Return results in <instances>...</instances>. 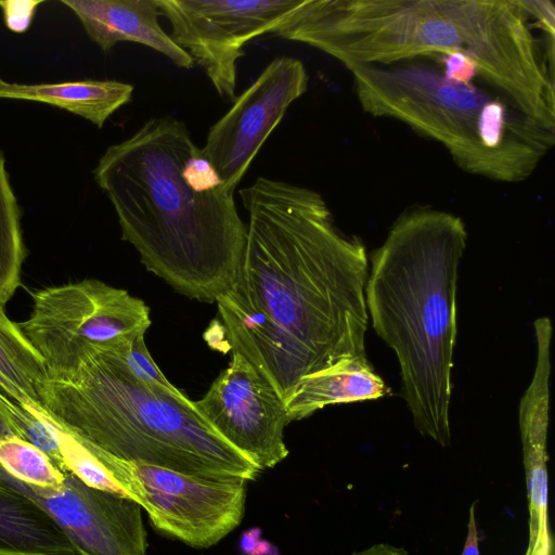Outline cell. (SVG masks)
Masks as SVG:
<instances>
[{
    "mask_svg": "<svg viewBox=\"0 0 555 555\" xmlns=\"http://www.w3.org/2000/svg\"><path fill=\"white\" fill-rule=\"evenodd\" d=\"M248 212L237 276L216 302L228 349L283 401L306 376L366 358L369 260L322 195L266 177L238 191Z\"/></svg>",
    "mask_w": 555,
    "mask_h": 555,
    "instance_id": "6da1fadb",
    "label": "cell"
},
{
    "mask_svg": "<svg viewBox=\"0 0 555 555\" xmlns=\"http://www.w3.org/2000/svg\"><path fill=\"white\" fill-rule=\"evenodd\" d=\"M533 28L525 0H301L275 36L348 69L459 51L476 63L479 81L555 129L554 49Z\"/></svg>",
    "mask_w": 555,
    "mask_h": 555,
    "instance_id": "7a4b0ae2",
    "label": "cell"
},
{
    "mask_svg": "<svg viewBox=\"0 0 555 555\" xmlns=\"http://www.w3.org/2000/svg\"><path fill=\"white\" fill-rule=\"evenodd\" d=\"M122 240L176 292L214 302L234 283L247 225L181 120L154 117L106 149L93 171Z\"/></svg>",
    "mask_w": 555,
    "mask_h": 555,
    "instance_id": "3957f363",
    "label": "cell"
},
{
    "mask_svg": "<svg viewBox=\"0 0 555 555\" xmlns=\"http://www.w3.org/2000/svg\"><path fill=\"white\" fill-rule=\"evenodd\" d=\"M467 237L456 215L405 209L371 254L364 289L373 327L397 356L414 426L441 447L451 443L457 271Z\"/></svg>",
    "mask_w": 555,
    "mask_h": 555,
    "instance_id": "277c9868",
    "label": "cell"
},
{
    "mask_svg": "<svg viewBox=\"0 0 555 555\" xmlns=\"http://www.w3.org/2000/svg\"><path fill=\"white\" fill-rule=\"evenodd\" d=\"M38 395L56 422L118 459L220 480L251 481L260 473L184 393L139 379L114 346L69 380L48 378Z\"/></svg>",
    "mask_w": 555,
    "mask_h": 555,
    "instance_id": "5b68a950",
    "label": "cell"
},
{
    "mask_svg": "<svg viewBox=\"0 0 555 555\" xmlns=\"http://www.w3.org/2000/svg\"><path fill=\"white\" fill-rule=\"evenodd\" d=\"M364 113L399 120L442 144L464 171L500 182L528 179L555 144V130L476 81L443 77L411 60L349 69Z\"/></svg>",
    "mask_w": 555,
    "mask_h": 555,
    "instance_id": "8992f818",
    "label": "cell"
},
{
    "mask_svg": "<svg viewBox=\"0 0 555 555\" xmlns=\"http://www.w3.org/2000/svg\"><path fill=\"white\" fill-rule=\"evenodd\" d=\"M150 325L142 299L95 279L38 289L28 319L20 323L49 378L59 380H69L96 352Z\"/></svg>",
    "mask_w": 555,
    "mask_h": 555,
    "instance_id": "52a82bcc",
    "label": "cell"
},
{
    "mask_svg": "<svg viewBox=\"0 0 555 555\" xmlns=\"http://www.w3.org/2000/svg\"><path fill=\"white\" fill-rule=\"evenodd\" d=\"M91 449L124 494L137 502L155 530L166 537L191 547L206 548L219 543L242 522L246 480L195 477L125 461L95 444Z\"/></svg>",
    "mask_w": 555,
    "mask_h": 555,
    "instance_id": "ba28073f",
    "label": "cell"
},
{
    "mask_svg": "<svg viewBox=\"0 0 555 555\" xmlns=\"http://www.w3.org/2000/svg\"><path fill=\"white\" fill-rule=\"evenodd\" d=\"M300 0H158L170 38L221 98L235 100L237 61L251 39L272 34Z\"/></svg>",
    "mask_w": 555,
    "mask_h": 555,
    "instance_id": "9c48e42d",
    "label": "cell"
},
{
    "mask_svg": "<svg viewBox=\"0 0 555 555\" xmlns=\"http://www.w3.org/2000/svg\"><path fill=\"white\" fill-rule=\"evenodd\" d=\"M195 409L227 443L259 472L273 468L287 455L284 428L289 423L282 398L244 357L220 372Z\"/></svg>",
    "mask_w": 555,
    "mask_h": 555,
    "instance_id": "30bf717a",
    "label": "cell"
},
{
    "mask_svg": "<svg viewBox=\"0 0 555 555\" xmlns=\"http://www.w3.org/2000/svg\"><path fill=\"white\" fill-rule=\"evenodd\" d=\"M308 82L300 60L275 57L209 128L202 151L231 192L291 104L308 90Z\"/></svg>",
    "mask_w": 555,
    "mask_h": 555,
    "instance_id": "8fae6325",
    "label": "cell"
},
{
    "mask_svg": "<svg viewBox=\"0 0 555 555\" xmlns=\"http://www.w3.org/2000/svg\"><path fill=\"white\" fill-rule=\"evenodd\" d=\"M0 485L40 506L77 555H147L143 509L130 498L87 486L69 473L61 487L51 489L24 483L0 466Z\"/></svg>",
    "mask_w": 555,
    "mask_h": 555,
    "instance_id": "7c38bea8",
    "label": "cell"
},
{
    "mask_svg": "<svg viewBox=\"0 0 555 555\" xmlns=\"http://www.w3.org/2000/svg\"><path fill=\"white\" fill-rule=\"evenodd\" d=\"M538 356L532 380L519 403V429L528 494L529 541L525 555H553L548 521L547 429L552 324L534 321Z\"/></svg>",
    "mask_w": 555,
    "mask_h": 555,
    "instance_id": "4fadbf2b",
    "label": "cell"
},
{
    "mask_svg": "<svg viewBox=\"0 0 555 555\" xmlns=\"http://www.w3.org/2000/svg\"><path fill=\"white\" fill-rule=\"evenodd\" d=\"M81 23L86 34L104 52L118 42L146 46L175 65L191 68L192 57L162 28L158 0H61Z\"/></svg>",
    "mask_w": 555,
    "mask_h": 555,
    "instance_id": "5bb4252c",
    "label": "cell"
},
{
    "mask_svg": "<svg viewBox=\"0 0 555 555\" xmlns=\"http://www.w3.org/2000/svg\"><path fill=\"white\" fill-rule=\"evenodd\" d=\"M134 91L131 83L118 80L82 79L54 83H18L0 79V99L43 103L80 116L98 128L120 107Z\"/></svg>",
    "mask_w": 555,
    "mask_h": 555,
    "instance_id": "9a60e30c",
    "label": "cell"
},
{
    "mask_svg": "<svg viewBox=\"0 0 555 555\" xmlns=\"http://www.w3.org/2000/svg\"><path fill=\"white\" fill-rule=\"evenodd\" d=\"M388 392L367 359L358 358L304 377L284 404L288 422H293L326 405L373 400Z\"/></svg>",
    "mask_w": 555,
    "mask_h": 555,
    "instance_id": "2e32d148",
    "label": "cell"
},
{
    "mask_svg": "<svg viewBox=\"0 0 555 555\" xmlns=\"http://www.w3.org/2000/svg\"><path fill=\"white\" fill-rule=\"evenodd\" d=\"M0 555H77L54 520L34 501L0 485Z\"/></svg>",
    "mask_w": 555,
    "mask_h": 555,
    "instance_id": "e0dca14e",
    "label": "cell"
},
{
    "mask_svg": "<svg viewBox=\"0 0 555 555\" xmlns=\"http://www.w3.org/2000/svg\"><path fill=\"white\" fill-rule=\"evenodd\" d=\"M49 378L44 361L20 324L0 307V390L29 410L42 406L38 391Z\"/></svg>",
    "mask_w": 555,
    "mask_h": 555,
    "instance_id": "ac0fdd59",
    "label": "cell"
},
{
    "mask_svg": "<svg viewBox=\"0 0 555 555\" xmlns=\"http://www.w3.org/2000/svg\"><path fill=\"white\" fill-rule=\"evenodd\" d=\"M21 217L17 197L0 151V307H4L18 288L27 256Z\"/></svg>",
    "mask_w": 555,
    "mask_h": 555,
    "instance_id": "d6986e66",
    "label": "cell"
},
{
    "mask_svg": "<svg viewBox=\"0 0 555 555\" xmlns=\"http://www.w3.org/2000/svg\"><path fill=\"white\" fill-rule=\"evenodd\" d=\"M0 466L13 478L40 488L61 487L66 474L40 449L18 437L0 440Z\"/></svg>",
    "mask_w": 555,
    "mask_h": 555,
    "instance_id": "ffe728a7",
    "label": "cell"
},
{
    "mask_svg": "<svg viewBox=\"0 0 555 555\" xmlns=\"http://www.w3.org/2000/svg\"><path fill=\"white\" fill-rule=\"evenodd\" d=\"M47 415L60 429V450L64 472L74 475L87 486L126 496L108 468L92 452L87 442L56 422L48 412Z\"/></svg>",
    "mask_w": 555,
    "mask_h": 555,
    "instance_id": "44dd1931",
    "label": "cell"
},
{
    "mask_svg": "<svg viewBox=\"0 0 555 555\" xmlns=\"http://www.w3.org/2000/svg\"><path fill=\"white\" fill-rule=\"evenodd\" d=\"M144 334L121 340L114 348L139 379L160 388H176L154 362L145 345Z\"/></svg>",
    "mask_w": 555,
    "mask_h": 555,
    "instance_id": "7402d4cb",
    "label": "cell"
},
{
    "mask_svg": "<svg viewBox=\"0 0 555 555\" xmlns=\"http://www.w3.org/2000/svg\"><path fill=\"white\" fill-rule=\"evenodd\" d=\"M444 78L456 82H472L478 79V67L466 54L453 51L434 59ZM479 80V79H478Z\"/></svg>",
    "mask_w": 555,
    "mask_h": 555,
    "instance_id": "603a6c76",
    "label": "cell"
},
{
    "mask_svg": "<svg viewBox=\"0 0 555 555\" xmlns=\"http://www.w3.org/2000/svg\"><path fill=\"white\" fill-rule=\"evenodd\" d=\"M41 3V0L0 1L7 27L14 33L27 30L36 14L37 7Z\"/></svg>",
    "mask_w": 555,
    "mask_h": 555,
    "instance_id": "cb8c5ba5",
    "label": "cell"
},
{
    "mask_svg": "<svg viewBox=\"0 0 555 555\" xmlns=\"http://www.w3.org/2000/svg\"><path fill=\"white\" fill-rule=\"evenodd\" d=\"M477 501L473 502L469 507L467 534L462 551V555H479V535L476 518Z\"/></svg>",
    "mask_w": 555,
    "mask_h": 555,
    "instance_id": "d4e9b609",
    "label": "cell"
},
{
    "mask_svg": "<svg viewBox=\"0 0 555 555\" xmlns=\"http://www.w3.org/2000/svg\"><path fill=\"white\" fill-rule=\"evenodd\" d=\"M349 555H410L409 552L389 543H375L360 551H354Z\"/></svg>",
    "mask_w": 555,
    "mask_h": 555,
    "instance_id": "484cf974",
    "label": "cell"
},
{
    "mask_svg": "<svg viewBox=\"0 0 555 555\" xmlns=\"http://www.w3.org/2000/svg\"><path fill=\"white\" fill-rule=\"evenodd\" d=\"M257 529L246 531L242 539V548L247 555H266L268 554L266 547L263 545L267 544L266 541H260L258 537H256Z\"/></svg>",
    "mask_w": 555,
    "mask_h": 555,
    "instance_id": "4316f807",
    "label": "cell"
},
{
    "mask_svg": "<svg viewBox=\"0 0 555 555\" xmlns=\"http://www.w3.org/2000/svg\"><path fill=\"white\" fill-rule=\"evenodd\" d=\"M10 437H17V434L14 427L11 425V423L8 421V418L3 415V413L0 410V440Z\"/></svg>",
    "mask_w": 555,
    "mask_h": 555,
    "instance_id": "83f0119b",
    "label": "cell"
}]
</instances>
